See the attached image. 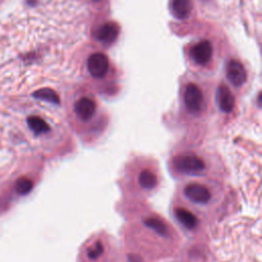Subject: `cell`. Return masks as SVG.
Here are the masks:
<instances>
[{
  "mask_svg": "<svg viewBox=\"0 0 262 262\" xmlns=\"http://www.w3.org/2000/svg\"><path fill=\"white\" fill-rule=\"evenodd\" d=\"M171 169L176 175L196 177L206 172L207 162L196 152L184 151L175 154L171 159Z\"/></svg>",
  "mask_w": 262,
  "mask_h": 262,
  "instance_id": "6da1fadb",
  "label": "cell"
},
{
  "mask_svg": "<svg viewBox=\"0 0 262 262\" xmlns=\"http://www.w3.org/2000/svg\"><path fill=\"white\" fill-rule=\"evenodd\" d=\"M183 195L186 200L197 206L209 205L213 200V193L209 185L201 182H188L183 188Z\"/></svg>",
  "mask_w": 262,
  "mask_h": 262,
  "instance_id": "7a4b0ae2",
  "label": "cell"
},
{
  "mask_svg": "<svg viewBox=\"0 0 262 262\" xmlns=\"http://www.w3.org/2000/svg\"><path fill=\"white\" fill-rule=\"evenodd\" d=\"M184 104L186 111L194 116L200 115L205 110V97L199 86L194 83L186 85L184 92Z\"/></svg>",
  "mask_w": 262,
  "mask_h": 262,
  "instance_id": "3957f363",
  "label": "cell"
},
{
  "mask_svg": "<svg viewBox=\"0 0 262 262\" xmlns=\"http://www.w3.org/2000/svg\"><path fill=\"white\" fill-rule=\"evenodd\" d=\"M135 182H137V185L141 193L149 194L156 191L160 184V177L157 169L151 166L139 168L137 172Z\"/></svg>",
  "mask_w": 262,
  "mask_h": 262,
  "instance_id": "277c9868",
  "label": "cell"
},
{
  "mask_svg": "<svg viewBox=\"0 0 262 262\" xmlns=\"http://www.w3.org/2000/svg\"><path fill=\"white\" fill-rule=\"evenodd\" d=\"M74 115L75 118L82 124H88L92 122L97 112L96 102L92 97L82 96L78 98L74 104Z\"/></svg>",
  "mask_w": 262,
  "mask_h": 262,
  "instance_id": "5b68a950",
  "label": "cell"
},
{
  "mask_svg": "<svg viewBox=\"0 0 262 262\" xmlns=\"http://www.w3.org/2000/svg\"><path fill=\"white\" fill-rule=\"evenodd\" d=\"M173 215L176 221L182 225L185 230L188 231H194L199 227L198 216L186 207L184 206L174 207Z\"/></svg>",
  "mask_w": 262,
  "mask_h": 262,
  "instance_id": "8992f818",
  "label": "cell"
},
{
  "mask_svg": "<svg viewBox=\"0 0 262 262\" xmlns=\"http://www.w3.org/2000/svg\"><path fill=\"white\" fill-rule=\"evenodd\" d=\"M89 73L94 78H103L106 76L109 69V61L104 53L96 52L89 57L87 62Z\"/></svg>",
  "mask_w": 262,
  "mask_h": 262,
  "instance_id": "52a82bcc",
  "label": "cell"
},
{
  "mask_svg": "<svg viewBox=\"0 0 262 262\" xmlns=\"http://www.w3.org/2000/svg\"><path fill=\"white\" fill-rule=\"evenodd\" d=\"M213 55L212 44L208 40L197 43L191 50V58L198 65H206L210 62Z\"/></svg>",
  "mask_w": 262,
  "mask_h": 262,
  "instance_id": "ba28073f",
  "label": "cell"
},
{
  "mask_svg": "<svg viewBox=\"0 0 262 262\" xmlns=\"http://www.w3.org/2000/svg\"><path fill=\"white\" fill-rule=\"evenodd\" d=\"M227 76L230 82L236 87L242 86L246 82L247 75L243 65L237 61H231L227 67Z\"/></svg>",
  "mask_w": 262,
  "mask_h": 262,
  "instance_id": "9c48e42d",
  "label": "cell"
},
{
  "mask_svg": "<svg viewBox=\"0 0 262 262\" xmlns=\"http://www.w3.org/2000/svg\"><path fill=\"white\" fill-rule=\"evenodd\" d=\"M216 101H217L219 109L223 113H231L233 110L234 105H236V98H234L230 88L224 84H221L218 87L217 93H216Z\"/></svg>",
  "mask_w": 262,
  "mask_h": 262,
  "instance_id": "30bf717a",
  "label": "cell"
},
{
  "mask_svg": "<svg viewBox=\"0 0 262 262\" xmlns=\"http://www.w3.org/2000/svg\"><path fill=\"white\" fill-rule=\"evenodd\" d=\"M119 31L120 28L118 25L113 22H109L99 27L96 33V38L101 43L105 45H110L118 37Z\"/></svg>",
  "mask_w": 262,
  "mask_h": 262,
  "instance_id": "8fae6325",
  "label": "cell"
},
{
  "mask_svg": "<svg viewBox=\"0 0 262 262\" xmlns=\"http://www.w3.org/2000/svg\"><path fill=\"white\" fill-rule=\"evenodd\" d=\"M106 253V244L103 240L96 239L90 242L84 249V258L87 262H97L101 260Z\"/></svg>",
  "mask_w": 262,
  "mask_h": 262,
  "instance_id": "7c38bea8",
  "label": "cell"
},
{
  "mask_svg": "<svg viewBox=\"0 0 262 262\" xmlns=\"http://www.w3.org/2000/svg\"><path fill=\"white\" fill-rule=\"evenodd\" d=\"M192 12L191 0H172V13L175 17L184 20Z\"/></svg>",
  "mask_w": 262,
  "mask_h": 262,
  "instance_id": "4fadbf2b",
  "label": "cell"
},
{
  "mask_svg": "<svg viewBox=\"0 0 262 262\" xmlns=\"http://www.w3.org/2000/svg\"><path fill=\"white\" fill-rule=\"evenodd\" d=\"M27 122H28L30 129L37 135L45 134L50 131V126L46 121L42 119L41 117L31 116L29 117L28 120H27Z\"/></svg>",
  "mask_w": 262,
  "mask_h": 262,
  "instance_id": "5bb4252c",
  "label": "cell"
},
{
  "mask_svg": "<svg viewBox=\"0 0 262 262\" xmlns=\"http://www.w3.org/2000/svg\"><path fill=\"white\" fill-rule=\"evenodd\" d=\"M33 96L41 99V101H45L51 104H59V96L51 89H40L38 92H34Z\"/></svg>",
  "mask_w": 262,
  "mask_h": 262,
  "instance_id": "9a60e30c",
  "label": "cell"
},
{
  "mask_svg": "<svg viewBox=\"0 0 262 262\" xmlns=\"http://www.w3.org/2000/svg\"><path fill=\"white\" fill-rule=\"evenodd\" d=\"M32 188H33V183L31 179L27 177H21L16 180L15 191L19 195L21 196L28 195L32 191Z\"/></svg>",
  "mask_w": 262,
  "mask_h": 262,
  "instance_id": "2e32d148",
  "label": "cell"
},
{
  "mask_svg": "<svg viewBox=\"0 0 262 262\" xmlns=\"http://www.w3.org/2000/svg\"><path fill=\"white\" fill-rule=\"evenodd\" d=\"M92 1H94V2H97V1H101V0H92Z\"/></svg>",
  "mask_w": 262,
  "mask_h": 262,
  "instance_id": "e0dca14e",
  "label": "cell"
}]
</instances>
